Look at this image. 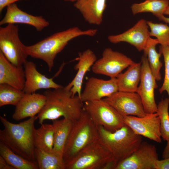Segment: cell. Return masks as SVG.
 Wrapping results in <instances>:
<instances>
[{"label": "cell", "instance_id": "obj_29", "mask_svg": "<svg viewBox=\"0 0 169 169\" xmlns=\"http://www.w3.org/2000/svg\"><path fill=\"white\" fill-rule=\"evenodd\" d=\"M24 92L8 84H0V107L12 105L16 106Z\"/></svg>", "mask_w": 169, "mask_h": 169}, {"label": "cell", "instance_id": "obj_36", "mask_svg": "<svg viewBox=\"0 0 169 169\" xmlns=\"http://www.w3.org/2000/svg\"><path fill=\"white\" fill-rule=\"evenodd\" d=\"M164 14L169 15V6L165 11ZM158 19L165 23L169 24V17L167 18L164 16V15H161L158 17Z\"/></svg>", "mask_w": 169, "mask_h": 169}, {"label": "cell", "instance_id": "obj_22", "mask_svg": "<svg viewBox=\"0 0 169 169\" xmlns=\"http://www.w3.org/2000/svg\"><path fill=\"white\" fill-rule=\"evenodd\" d=\"M141 75V62H134L124 73H120L116 77L118 91L136 92Z\"/></svg>", "mask_w": 169, "mask_h": 169}, {"label": "cell", "instance_id": "obj_35", "mask_svg": "<svg viewBox=\"0 0 169 169\" xmlns=\"http://www.w3.org/2000/svg\"><path fill=\"white\" fill-rule=\"evenodd\" d=\"M0 169H15L0 155Z\"/></svg>", "mask_w": 169, "mask_h": 169}, {"label": "cell", "instance_id": "obj_17", "mask_svg": "<svg viewBox=\"0 0 169 169\" xmlns=\"http://www.w3.org/2000/svg\"><path fill=\"white\" fill-rule=\"evenodd\" d=\"M23 65L26 80L23 91L25 93L32 94L41 89H55L63 87L55 83L53 78H48L39 72L34 62L27 60Z\"/></svg>", "mask_w": 169, "mask_h": 169}, {"label": "cell", "instance_id": "obj_5", "mask_svg": "<svg viewBox=\"0 0 169 169\" xmlns=\"http://www.w3.org/2000/svg\"><path fill=\"white\" fill-rule=\"evenodd\" d=\"M99 138L98 126L83 109L79 119L73 121L63 154L64 164Z\"/></svg>", "mask_w": 169, "mask_h": 169}, {"label": "cell", "instance_id": "obj_19", "mask_svg": "<svg viewBox=\"0 0 169 169\" xmlns=\"http://www.w3.org/2000/svg\"><path fill=\"white\" fill-rule=\"evenodd\" d=\"M78 60V62L74 67V69L77 70V74L72 80L65 87L71 91L73 96L77 94L80 98L84 76L97 59L93 52L88 49L79 54Z\"/></svg>", "mask_w": 169, "mask_h": 169}, {"label": "cell", "instance_id": "obj_23", "mask_svg": "<svg viewBox=\"0 0 169 169\" xmlns=\"http://www.w3.org/2000/svg\"><path fill=\"white\" fill-rule=\"evenodd\" d=\"M54 127V146L52 152L63 158L64 147L73 121L64 118L52 120Z\"/></svg>", "mask_w": 169, "mask_h": 169}, {"label": "cell", "instance_id": "obj_18", "mask_svg": "<svg viewBox=\"0 0 169 169\" xmlns=\"http://www.w3.org/2000/svg\"><path fill=\"white\" fill-rule=\"evenodd\" d=\"M46 97L43 94L25 93L15 106L12 118L18 121L38 114L45 105Z\"/></svg>", "mask_w": 169, "mask_h": 169}, {"label": "cell", "instance_id": "obj_26", "mask_svg": "<svg viewBox=\"0 0 169 169\" xmlns=\"http://www.w3.org/2000/svg\"><path fill=\"white\" fill-rule=\"evenodd\" d=\"M158 44V41L156 38H151L143 50L144 54L147 57L151 72L157 81L161 79L160 70L162 66L160 60L161 54L160 52L158 53L156 49V46Z\"/></svg>", "mask_w": 169, "mask_h": 169}, {"label": "cell", "instance_id": "obj_16", "mask_svg": "<svg viewBox=\"0 0 169 169\" xmlns=\"http://www.w3.org/2000/svg\"><path fill=\"white\" fill-rule=\"evenodd\" d=\"M16 23L32 26L38 32H41L49 24L42 16H35L21 10L15 3L6 7L5 14L0 21V25Z\"/></svg>", "mask_w": 169, "mask_h": 169}, {"label": "cell", "instance_id": "obj_6", "mask_svg": "<svg viewBox=\"0 0 169 169\" xmlns=\"http://www.w3.org/2000/svg\"><path fill=\"white\" fill-rule=\"evenodd\" d=\"M65 169H114L112 156L99 138L65 163Z\"/></svg>", "mask_w": 169, "mask_h": 169}, {"label": "cell", "instance_id": "obj_33", "mask_svg": "<svg viewBox=\"0 0 169 169\" xmlns=\"http://www.w3.org/2000/svg\"><path fill=\"white\" fill-rule=\"evenodd\" d=\"M154 169H169V157L163 160H157L156 162Z\"/></svg>", "mask_w": 169, "mask_h": 169}, {"label": "cell", "instance_id": "obj_10", "mask_svg": "<svg viewBox=\"0 0 169 169\" xmlns=\"http://www.w3.org/2000/svg\"><path fill=\"white\" fill-rule=\"evenodd\" d=\"M125 124L136 134L157 142H161L160 118L158 114H147L143 117L123 116Z\"/></svg>", "mask_w": 169, "mask_h": 169}, {"label": "cell", "instance_id": "obj_25", "mask_svg": "<svg viewBox=\"0 0 169 169\" xmlns=\"http://www.w3.org/2000/svg\"><path fill=\"white\" fill-rule=\"evenodd\" d=\"M0 155L15 169H38L37 161L26 159L16 154L0 141Z\"/></svg>", "mask_w": 169, "mask_h": 169}, {"label": "cell", "instance_id": "obj_12", "mask_svg": "<svg viewBox=\"0 0 169 169\" xmlns=\"http://www.w3.org/2000/svg\"><path fill=\"white\" fill-rule=\"evenodd\" d=\"M141 75L140 84L136 93L140 96L146 114L156 113L157 110L154 96V90L158 86L151 71L147 56L141 59Z\"/></svg>", "mask_w": 169, "mask_h": 169}, {"label": "cell", "instance_id": "obj_27", "mask_svg": "<svg viewBox=\"0 0 169 169\" xmlns=\"http://www.w3.org/2000/svg\"><path fill=\"white\" fill-rule=\"evenodd\" d=\"M168 0H146L139 3H134L131 6L133 14L140 13L150 12L156 17L164 15L169 6Z\"/></svg>", "mask_w": 169, "mask_h": 169}, {"label": "cell", "instance_id": "obj_15", "mask_svg": "<svg viewBox=\"0 0 169 169\" xmlns=\"http://www.w3.org/2000/svg\"><path fill=\"white\" fill-rule=\"evenodd\" d=\"M118 91L116 78L108 80L94 77L90 78L81 92L80 98L86 101L101 100Z\"/></svg>", "mask_w": 169, "mask_h": 169}, {"label": "cell", "instance_id": "obj_8", "mask_svg": "<svg viewBox=\"0 0 169 169\" xmlns=\"http://www.w3.org/2000/svg\"><path fill=\"white\" fill-rule=\"evenodd\" d=\"M26 46L20 40L18 25L8 24L0 28V51L11 63L22 66L28 56Z\"/></svg>", "mask_w": 169, "mask_h": 169}, {"label": "cell", "instance_id": "obj_32", "mask_svg": "<svg viewBox=\"0 0 169 169\" xmlns=\"http://www.w3.org/2000/svg\"><path fill=\"white\" fill-rule=\"evenodd\" d=\"M160 52L163 56L165 71L163 82L159 91L161 94L166 91L169 98V46L161 45Z\"/></svg>", "mask_w": 169, "mask_h": 169}, {"label": "cell", "instance_id": "obj_21", "mask_svg": "<svg viewBox=\"0 0 169 169\" xmlns=\"http://www.w3.org/2000/svg\"><path fill=\"white\" fill-rule=\"evenodd\" d=\"M106 0H78L74 6L88 23L99 25L103 21V13L106 7Z\"/></svg>", "mask_w": 169, "mask_h": 169}, {"label": "cell", "instance_id": "obj_30", "mask_svg": "<svg viewBox=\"0 0 169 169\" xmlns=\"http://www.w3.org/2000/svg\"><path fill=\"white\" fill-rule=\"evenodd\" d=\"M169 98L162 99L157 105L158 114L160 120L161 132L162 139L166 141L169 140Z\"/></svg>", "mask_w": 169, "mask_h": 169}, {"label": "cell", "instance_id": "obj_31", "mask_svg": "<svg viewBox=\"0 0 169 169\" xmlns=\"http://www.w3.org/2000/svg\"><path fill=\"white\" fill-rule=\"evenodd\" d=\"M147 23L150 29V36L156 37L161 45L169 46V26L166 24L150 21H147Z\"/></svg>", "mask_w": 169, "mask_h": 169}, {"label": "cell", "instance_id": "obj_38", "mask_svg": "<svg viewBox=\"0 0 169 169\" xmlns=\"http://www.w3.org/2000/svg\"><path fill=\"white\" fill-rule=\"evenodd\" d=\"M65 1L70 2H75L78 0H64Z\"/></svg>", "mask_w": 169, "mask_h": 169}, {"label": "cell", "instance_id": "obj_1", "mask_svg": "<svg viewBox=\"0 0 169 169\" xmlns=\"http://www.w3.org/2000/svg\"><path fill=\"white\" fill-rule=\"evenodd\" d=\"M37 116L14 124L0 116L4 128L0 130V141L16 154L28 160L36 161L34 122Z\"/></svg>", "mask_w": 169, "mask_h": 169}, {"label": "cell", "instance_id": "obj_7", "mask_svg": "<svg viewBox=\"0 0 169 169\" xmlns=\"http://www.w3.org/2000/svg\"><path fill=\"white\" fill-rule=\"evenodd\" d=\"M84 109L97 126L114 132L125 124L123 117L103 99L84 102Z\"/></svg>", "mask_w": 169, "mask_h": 169}, {"label": "cell", "instance_id": "obj_9", "mask_svg": "<svg viewBox=\"0 0 169 169\" xmlns=\"http://www.w3.org/2000/svg\"><path fill=\"white\" fill-rule=\"evenodd\" d=\"M134 62L124 54L107 48L103 51L101 57L95 62L92 70L96 74L116 78L124 69Z\"/></svg>", "mask_w": 169, "mask_h": 169}, {"label": "cell", "instance_id": "obj_13", "mask_svg": "<svg viewBox=\"0 0 169 169\" xmlns=\"http://www.w3.org/2000/svg\"><path fill=\"white\" fill-rule=\"evenodd\" d=\"M158 159L155 146L143 141L130 156L118 163L114 169H154Z\"/></svg>", "mask_w": 169, "mask_h": 169}, {"label": "cell", "instance_id": "obj_14", "mask_svg": "<svg viewBox=\"0 0 169 169\" xmlns=\"http://www.w3.org/2000/svg\"><path fill=\"white\" fill-rule=\"evenodd\" d=\"M148 27L147 21L142 19L126 31L119 34L109 35L107 38L112 43L125 42L134 46L139 51H143L151 38Z\"/></svg>", "mask_w": 169, "mask_h": 169}, {"label": "cell", "instance_id": "obj_20", "mask_svg": "<svg viewBox=\"0 0 169 169\" xmlns=\"http://www.w3.org/2000/svg\"><path fill=\"white\" fill-rule=\"evenodd\" d=\"M25 80L23 66L12 64L0 51V84H8L23 90Z\"/></svg>", "mask_w": 169, "mask_h": 169}, {"label": "cell", "instance_id": "obj_37", "mask_svg": "<svg viewBox=\"0 0 169 169\" xmlns=\"http://www.w3.org/2000/svg\"><path fill=\"white\" fill-rule=\"evenodd\" d=\"M167 144L162 153L163 159L169 157V140L167 141Z\"/></svg>", "mask_w": 169, "mask_h": 169}, {"label": "cell", "instance_id": "obj_28", "mask_svg": "<svg viewBox=\"0 0 169 169\" xmlns=\"http://www.w3.org/2000/svg\"><path fill=\"white\" fill-rule=\"evenodd\" d=\"M35 155L39 169H65L63 158L52 152L35 148Z\"/></svg>", "mask_w": 169, "mask_h": 169}, {"label": "cell", "instance_id": "obj_11", "mask_svg": "<svg viewBox=\"0 0 169 169\" xmlns=\"http://www.w3.org/2000/svg\"><path fill=\"white\" fill-rule=\"evenodd\" d=\"M123 116L143 117L147 114L141 99L136 92L118 91L103 99Z\"/></svg>", "mask_w": 169, "mask_h": 169}, {"label": "cell", "instance_id": "obj_4", "mask_svg": "<svg viewBox=\"0 0 169 169\" xmlns=\"http://www.w3.org/2000/svg\"><path fill=\"white\" fill-rule=\"evenodd\" d=\"M97 126L99 138L111 154L115 167L130 156L143 141L142 136L136 134L125 124L114 132Z\"/></svg>", "mask_w": 169, "mask_h": 169}, {"label": "cell", "instance_id": "obj_24", "mask_svg": "<svg viewBox=\"0 0 169 169\" xmlns=\"http://www.w3.org/2000/svg\"><path fill=\"white\" fill-rule=\"evenodd\" d=\"M34 139L35 148L52 153L54 140L53 125L41 124L39 128L35 130Z\"/></svg>", "mask_w": 169, "mask_h": 169}, {"label": "cell", "instance_id": "obj_2", "mask_svg": "<svg viewBox=\"0 0 169 169\" xmlns=\"http://www.w3.org/2000/svg\"><path fill=\"white\" fill-rule=\"evenodd\" d=\"M46 97L44 106L37 116L39 124L45 120H54L60 117L74 121L79 118L84 103L77 95L74 96L65 87L47 89L43 93Z\"/></svg>", "mask_w": 169, "mask_h": 169}, {"label": "cell", "instance_id": "obj_3", "mask_svg": "<svg viewBox=\"0 0 169 169\" xmlns=\"http://www.w3.org/2000/svg\"><path fill=\"white\" fill-rule=\"evenodd\" d=\"M97 32L96 29L82 30L77 27H74L54 33L33 45L26 46V51L28 56L45 62L50 72L56 55L70 40L82 36H94Z\"/></svg>", "mask_w": 169, "mask_h": 169}, {"label": "cell", "instance_id": "obj_34", "mask_svg": "<svg viewBox=\"0 0 169 169\" xmlns=\"http://www.w3.org/2000/svg\"><path fill=\"white\" fill-rule=\"evenodd\" d=\"M20 0H0V13H2L3 9L8 5Z\"/></svg>", "mask_w": 169, "mask_h": 169}]
</instances>
